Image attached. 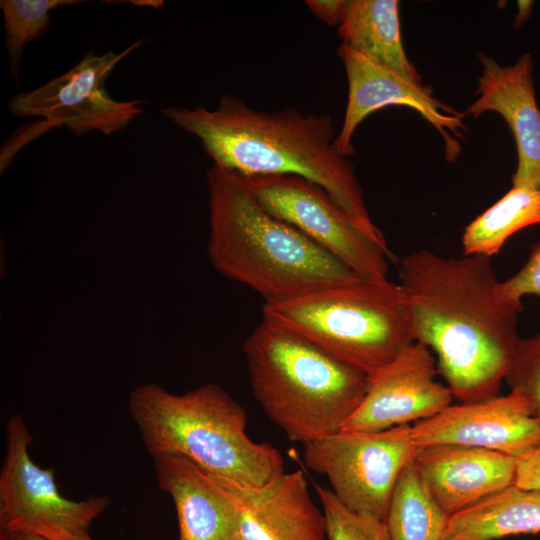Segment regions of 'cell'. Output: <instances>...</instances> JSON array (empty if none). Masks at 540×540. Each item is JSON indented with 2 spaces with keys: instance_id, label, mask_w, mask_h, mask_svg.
I'll return each mask as SVG.
<instances>
[{
  "instance_id": "7",
  "label": "cell",
  "mask_w": 540,
  "mask_h": 540,
  "mask_svg": "<svg viewBox=\"0 0 540 540\" xmlns=\"http://www.w3.org/2000/svg\"><path fill=\"white\" fill-rule=\"evenodd\" d=\"M417 448L412 425L381 431L340 430L304 445V460L327 478L347 508L385 521L399 475Z\"/></svg>"
},
{
  "instance_id": "28",
  "label": "cell",
  "mask_w": 540,
  "mask_h": 540,
  "mask_svg": "<svg viewBox=\"0 0 540 540\" xmlns=\"http://www.w3.org/2000/svg\"><path fill=\"white\" fill-rule=\"evenodd\" d=\"M0 540H50L42 535L24 531H2L0 530Z\"/></svg>"
},
{
  "instance_id": "23",
  "label": "cell",
  "mask_w": 540,
  "mask_h": 540,
  "mask_svg": "<svg viewBox=\"0 0 540 540\" xmlns=\"http://www.w3.org/2000/svg\"><path fill=\"white\" fill-rule=\"evenodd\" d=\"M326 519L327 540H391L385 521L347 508L331 489L315 484Z\"/></svg>"
},
{
  "instance_id": "26",
  "label": "cell",
  "mask_w": 540,
  "mask_h": 540,
  "mask_svg": "<svg viewBox=\"0 0 540 540\" xmlns=\"http://www.w3.org/2000/svg\"><path fill=\"white\" fill-rule=\"evenodd\" d=\"M515 485L540 491V446L518 458Z\"/></svg>"
},
{
  "instance_id": "29",
  "label": "cell",
  "mask_w": 540,
  "mask_h": 540,
  "mask_svg": "<svg viewBox=\"0 0 540 540\" xmlns=\"http://www.w3.org/2000/svg\"><path fill=\"white\" fill-rule=\"evenodd\" d=\"M50 540H93L89 533L73 535L68 533H53L45 536Z\"/></svg>"
},
{
  "instance_id": "5",
  "label": "cell",
  "mask_w": 540,
  "mask_h": 540,
  "mask_svg": "<svg viewBox=\"0 0 540 540\" xmlns=\"http://www.w3.org/2000/svg\"><path fill=\"white\" fill-rule=\"evenodd\" d=\"M243 352L256 401L292 442L307 445L340 431L368 389L367 375L264 319Z\"/></svg>"
},
{
  "instance_id": "8",
  "label": "cell",
  "mask_w": 540,
  "mask_h": 540,
  "mask_svg": "<svg viewBox=\"0 0 540 540\" xmlns=\"http://www.w3.org/2000/svg\"><path fill=\"white\" fill-rule=\"evenodd\" d=\"M242 178L268 212L295 227L355 274L387 279L391 257L387 244L368 235L321 186L291 175Z\"/></svg>"
},
{
  "instance_id": "21",
  "label": "cell",
  "mask_w": 540,
  "mask_h": 540,
  "mask_svg": "<svg viewBox=\"0 0 540 540\" xmlns=\"http://www.w3.org/2000/svg\"><path fill=\"white\" fill-rule=\"evenodd\" d=\"M448 519L411 459L399 475L385 518L390 539L442 540Z\"/></svg>"
},
{
  "instance_id": "10",
  "label": "cell",
  "mask_w": 540,
  "mask_h": 540,
  "mask_svg": "<svg viewBox=\"0 0 540 540\" xmlns=\"http://www.w3.org/2000/svg\"><path fill=\"white\" fill-rule=\"evenodd\" d=\"M143 45L138 39L124 50L88 52L70 70L30 91L14 95L7 110L16 117H43L50 127H66L76 136L99 131L109 136L144 113V100L113 99L105 82L114 68Z\"/></svg>"
},
{
  "instance_id": "15",
  "label": "cell",
  "mask_w": 540,
  "mask_h": 540,
  "mask_svg": "<svg viewBox=\"0 0 540 540\" xmlns=\"http://www.w3.org/2000/svg\"><path fill=\"white\" fill-rule=\"evenodd\" d=\"M412 461L427 491L450 517L515 484L518 458L453 444L420 446Z\"/></svg>"
},
{
  "instance_id": "22",
  "label": "cell",
  "mask_w": 540,
  "mask_h": 540,
  "mask_svg": "<svg viewBox=\"0 0 540 540\" xmlns=\"http://www.w3.org/2000/svg\"><path fill=\"white\" fill-rule=\"evenodd\" d=\"M83 3L80 0H1L5 47L10 73L19 84L24 46L37 40L51 23V11L62 6Z\"/></svg>"
},
{
  "instance_id": "3",
  "label": "cell",
  "mask_w": 540,
  "mask_h": 540,
  "mask_svg": "<svg viewBox=\"0 0 540 540\" xmlns=\"http://www.w3.org/2000/svg\"><path fill=\"white\" fill-rule=\"evenodd\" d=\"M213 266L278 302L358 276L302 232L268 212L238 173L213 165L207 173Z\"/></svg>"
},
{
  "instance_id": "25",
  "label": "cell",
  "mask_w": 540,
  "mask_h": 540,
  "mask_svg": "<svg viewBox=\"0 0 540 540\" xmlns=\"http://www.w3.org/2000/svg\"><path fill=\"white\" fill-rule=\"evenodd\" d=\"M504 297L520 311L522 298L526 295L540 297V242L536 244L523 267L513 276L501 281Z\"/></svg>"
},
{
  "instance_id": "16",
  "label": "cell",
  "mask_w": 540,
  "mask_h": 540,
  "mask_svg": "<svg viewBox=\"0 0 540 540\" xmlns=\"http://www.w3.org/2000/svg\"><path fill=\"white\" fill-rule=\"evenodd\" d=\"M223 482L237 506L242 540H327L323 510L302 471H284L259 487Z\"/></svg>"
},
{
  "instance_id": "19",
  "label": "cell",
  "mask_w": 540,
  "mask_h": 540,
  "mask_svg": "<svg viewBox=\"0 0 540 540\" xmlns=\"http://www.w3.org/2000/svg\"><path fill=\"white\" fill-rule=\"evenodd\" d=\"M540 532V491L515 484L449 517L442 540H497Z\"/></svg>"
},
{
  "instance_id": "17",
  "label": "cell",
  "mask_w": 540,
  "mask_h": 540,
  "mask_svg": "<svg viewBox=\"0 0 540 540\" xmlns=\"http://www.w3.org/2000/svg\"><path fill=\"white\" fill-rule=\"evenodd\" d=\"M152 459L158 487L176 509L178 540H242L237 506L223 481L182 456Z\"/></svg>"
},
{
  "instance_id": "14",
  "label": "cell",
  "mask_w": 540,
  "mask_h": 540,
  "mask_svg": "<svg viewBox=\"0 0 540 540\" xmlns=\"http://www.w3.org/2000/svg\"><path fill=\"white\" fill-rule=\"evenodd\" d=\"M479 57L483 72L475 93L478 97L465 114L477 118L494 111L505 119L518 156L512 187L540 190V108L533 86L531 55L523 54L511 66H501L485 54Z\"/></svg>"
},
{
  "instance_id": "18",
  "label": "cell",
  "mask_w": 540,
  "mask_h": 540,
  "mask_svg": "<svg viewBox=\"0 0 540 540\" xmlns=\"http://www.w3.org/2000/svg\"><path fill=\"white\" fill-rule=\"evenodd\" d=\"M338 35L369 60L424 85L403 47L397 0H346Z\"/></svg>"
},
{
  "instance_id": "27",
  "label": "cell",
  "mask_w": 540,
  "mask_h": 540,
  "mask_svg": "<svg viewBox=\"0 0 540 540\" xmlns=\"http://www.w3.org/2000/svg\"><path fill=\"white\" fill-rule=\"evenodd\" d=\"M346 0H307L311 12L329 26H339L345 13Z\"/></svg>"
},
{
  "instance_id": "30",
  "label": "cell",
  "mask_w": 540,
  "mask_h": 540,
  "mask_svg": "<svg viewBox=\"0 0 540 540\" xmlns=\"http://www.w3.org/2000/svg\"><path fill=\"white\" fill-rule=\"evenodd\" d=\"M132 5L160 8L164 5L161 0H133L129 1Z\"/></svg>"
},
{
  "instance_id": "20",
  "label": "cell",
  "mask_w": 540,
  "mask_h": 540,
  "mask_svg": "<svg viewBox=\"0 0 540 540\" xmlns=\"http://www.w3.org/2000/svg\"><path fill=\"white\" fill-rule=\"evenodd\" d=\"M540 223V190L512 187L464 230V255L491 257L517 231Z\"/></svg>"
},
{
  "instance_id": "2",
  "label": "cell",
  "mask_w": 540,
  "mask_h": 540,
  "mask_svg": "<svg viewBox=\"0 0 540 540\" xmlns=\"http://www.w3.org/2000/svg\"><path fill=\"white\" fill-rule=\"evenodd\" d=\"M162 114L197 137L214 164L242 176L291 175L321 186L373 239L387 244L369 215L349 157L336 147L326 114L259 111L224 94L214 109L167 107Z\"/></svg>"
},
{
  "instance_id": "13",
  "label": "cell",
  "mask_w": 540,
  "mask_h": 540,
  "mask_svg": "<svg viewBox=\"0 0 540 540\" xmlns=\"http://www.w3.org/2000/svg\"><path fill=\"white\" fill-rule=\"evenodd\" d=\"M412 434L418 447L462 445L515 458L540 446V424L528 399L516 390L483 401L450 404L413 424Z\"/></svg>"
},
{
  "instance_id": "11",
  "label": "cell",
  "mask_w": 540,
  "mask_h": 540,
  "mask_svg": "<svg viewBox=\"0 0 540 540\" xmlns=\"http://www.w3.org/2000/svg\"><path fill=\"white\" fill-rule=\"evenodd\" d=\"M338 55L348 80L347 106L336 138V147L343 155H354L353 134L368 115L390 105H403L416 110L438 130L448 160H455L460 145L452 134L463 138V114L434 98L430 87L415 84L344 44L339 46Z\"/></svg>"
},
{
  "instance_id": "6",
  "label": "cell",
  "mask_w": 540,
  "mask_h": 540,
  "mask_svg": "<svg viewBox=\"0 0 540 540\" xmlns=\"http://www.w3.org/2000/svg\"><path fill=\"white\" fill-rule=\"evenodd\" d=\"M263 319L295 333L367 376L413 344L407 294L388 279L356 276L264 303Z\"/></svg>"
},
{
  "instance_id": "24",
  "label": "cell",
  "mask_w": 540,
  "mask_h": 540,
  "mask_svg": "<svg viewBox=\"0 0 540 540\" xmlns=\"http://www.w3.org/2000/svg\"><path fill=\"white\" fill-rule=\"evenodd\" d=\"M505 381L528 399L540 424V333L521 339Z\"/></svg>"
},
{
  "instance_id": "1",
  "label": "cell",
  "mask_w": 540,
  "mask_h": 540,
  "mask_svg": "<svg viewBox=\"0 0 540 540\" xmlns=\"http://www.w3.org/2000/svg\"><path fill=\"white\" fill-rule=\"evenodd\" d=\"M399 273L414 341L433 350L453 398L498 396L521 342V311L502 294L490 258L419 250L399 261Z\"/></svg>"
},
{
  "instance_id": "4",
  "label": "cell",
  "mask_w": 540,
  "mask_h": 540,
  "mask_svg": "<svg viewBox=\"0 0 540 540\" xmlns=\"http://www.w3.org/2000/svg\"><path fill=\"white\" fill-rule=\"evenodd\" d=\"M128 408L152 458L182 456L239 487H259L284 472L279 450L247 435L246 410L215 383L180 395L142 384L131 390Z\"/></svg>"
},
{
  "instance_id": "9",
  "label": "cell",
  "mask_w": 540,
  "mask_h": 540,
  "mask_svg": "<svg viewBox=\"0 0 540 540\" xmlns=\"http://www.w3.org/2000/svg\"><path fill=\"white\" fill-rule=\"evenodd\" d=\"M33 441L21 414L6 424V450L0 471V530L86 534L91 523L110 505L107 495L75 501L56 485L53 468H41L31 458Z\"/></svg>"
},
{
  "instance_id": "12",
  "label": "cell",
  "mask_w": 540,
  "mask_h": 540,
  "mask_svg": "<svg viewBox=\"0 0 540 540\" xmlns=\"http://www.w3.org/2000/svg\"><path fill=\"white\" fill-rule=\"evenodd\" d=\"M437 374L431 350L414 342L368 376L367 392L341 430L381 431L433 417L453 398Z\"/></svg>"
}]
</instances>
